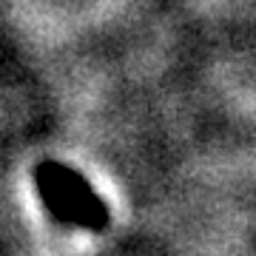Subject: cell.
Wrapping results in <instances>:
<instances>
[{
	"label": "cell",
	"instance_id": "6da1fadb",
	"mask_svg": "<svg viewBox=\"0 0 256 256\" xmlns=\"http://www.w3.org/2000/svg\"><path fill=\"white\" fill-rule=\"evenodd\" d=\"M34 188L46 210L57 222L86 230H102L111 214L88 180L63 162H40L34 168Z\"/></svg>",
	"mask_w": 256,
	"mask_h": 256
}]
</instances>
